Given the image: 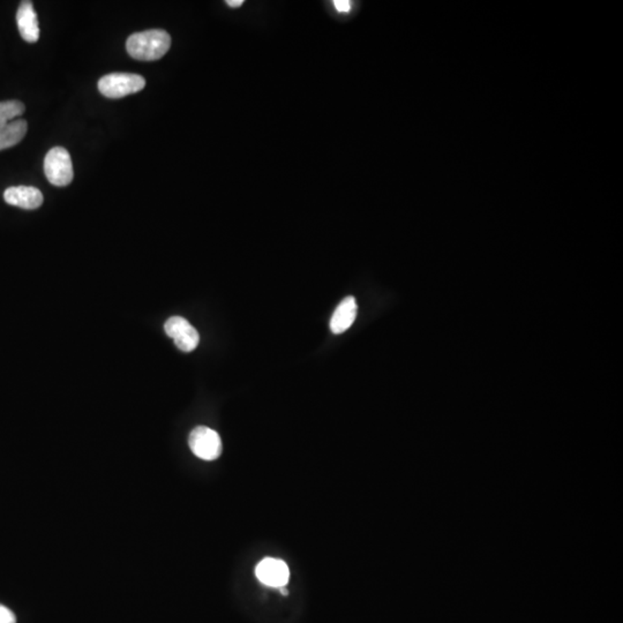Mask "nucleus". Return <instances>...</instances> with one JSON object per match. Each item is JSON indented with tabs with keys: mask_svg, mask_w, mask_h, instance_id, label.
<instances>
[{
	"mask_svg": "<svg viewBox=\"0 0 623 623\" xmlns=\"http://www.w3.org/2000/svg\"><path fill=\"white\" fill-rule=\"evenodd\" d=\"M171 47V36L165 31L153 29L131 35L126 42L128 55L143 62H153L167 55Z\"/></svg>",
	"mask_w": 623,
	"mask_h": 623,
	"instance_id": "f257e3e1",
	"label": "nucleus"
},
{
	"mask_svg": "<svg viewBox=\"0 0 623 623\" xmlns=\"http://www.w3.org/2000/svg\"><path fill=\"white\" fill-rule=\"evenodd\" d=\"M144 87V78L133 73H111L99 81V92L108 99H122L141 92Z\"/></svg>",
	"mask_w": 623,
	"mask_h": 623,
	"instance_id": "f03ea898",
	"label": "nucleus"
},
{
	"mask_svg": "<svg viewBox=\"0 0 623 623\" xmlns=\"http://www.w3.org/2000/svg\"><path fill=\"white\" fill-rule=\"evenodd\" d=\"M44 174L50 184L64 188L71 184L74 177L71 155L63 147L52 148L44 160Z\"/></svg>",
	"mask_w": 623,
	"mask_h": 623,
	"instance_id": "7ed1b4c3",
	"label": "nucleus"
},
{
	"mask_svg": "<svg viewBox=\"0 0 623 623\" xmlns=\"http://www.w3.org/2000/svg\"><path fill=\"white\" fill-rule=\"evenodd\" d=\"M188 446L195 456L203 460H215L221 456V436L214 429L198 426L188 436Z\"/></svg>",
	"mask_w": 623,
	"mask_h": 623,
	"instance_id": "20e7f679",
	"label": "nucleus"
},
{
	"mask_svg": "<svg viewBox=\"0 0 623 623\" xmlns=\"http://www.w3.org/2000/svg\"><path fill=\"white\" fill-rule=\"evenodd\" d=\"M164 331L183 352H192L197 349L200 342L198 331L184 317H170L164 324Z\"/></svg>",
	"mask_w": 623,
	"mask_h": 623,
	"instance_id": "39448f33",
	"label": "nucleus"
},
{
	"mask_svg": "<svg viewBox=\"0 0 623 623\" xmlns=\"http://www.w3.org/2000/svg\"><path fill=\"white\" fill-rule=\"evenodd\" d=\"M256 575L260 582L266 585L283 588L289 582L290 570L288 565L282 560L266 558L256 565Z\"/></svg>",
	"mask_w": 623,
	"mask_h": 623,
	"instance_id": "423d86ee",
	"label": "nucleus"
},
{
	"mask_svg": "<svg viewBox=\"0 0 623 623\" xmlns=\"http://www.w3.org/2000/svg\"><path fill=\"white\" fill-rule=\"evenodd\" d=\"M3 200L14 207L34 210L43 205L44 198L38 188L31 186H15L8 188L3 192Z\"/></svg>",
	"mask_w": 623,
	"mask_h": 623,
	"instance_id": "0eeeda50",
	"label": "nucleus"
},
{
	"mask_svg": "<svg viewBox=\"0 0 623 623\" xmlns=\"http://www.w3.org/2000/svg\"><path fill=\"white\" fill-rule=\"evenodd\" d=\"M17 28L21 38L28 43H35L40 38L38 14L31 1H22L17 12Z\"/></svg>",
	"mask_w": 623,
	"mask_h": 623,
	"instance_id": "6e6552de",
	"label": "nucleus"
},
{
	"mask_svg": "<svg viewBox=\"0 0 623 623\" xmlns=\"http://www.w3.org/2000/svg\"><path fill=\"white\" fill-rule=\"evenodd\" d=\"M357 301L354 297L349 296L342 300L336 307L331 319V329L334 334H343L354 324L357 317Z\"/></svg>",
	"mask_w": 623,
	"mask_h": 623,
	"instance_id": "1a4fd4ad",
	"label": "nucleus"
},
{
	"mask_svg": "<svg viewBox=\"0 0 623 623\" xmlns=\"http://www.w3.org/2000/svg\"><path fill=\"white\" fill-rule=\"evenodd\" d=\"M28 124L24 119L14 120L6 126L0 128V150L8 149L17 146L26 137Z\"/></svg>",
	"mask_w": 623,
	"mask_h": 623,
	"instance_id": "9d476101",
	"label": "nucleus"
},
{
	"mask_svg": "<svg viewBox=\"0 0 623 623\" xmlns=\"http://www.w3.org/2000/svg\"><path fill=\"white\" fill-rule=\"evenodd\" d=\"M24 104L20 101L0 102V128L14 122L17 117L24 113Z\"/></svg>",
	"mask_w": 623,
	"mask_h": 623,
	"instance_id": "9b49d317",
	"label": "nucleus"
},
{
	"mask_svg": "<svg viewBox=\"0 0 623 623\" xmlns=\"http://www.w3.org/2000/svg\"><path fill=\"white\" fill-rule=\"evenodd\" d=\"M0 623H17L13 612L3 605H0Z\"/></svg>",
	"mask_w": 623,
	"mask_h": 623,
	"instance_id": "f8f14e48",
	"label": "nucleus"
},
{
	"mask_svg": "<svg viewBox=\"0 0 623 623\" xmlns=\"http://www.w3.org/2000/svg\"><path fill=\"white\" fill-rule=\"evenodd\" d=\"M334 6L340 13H350L352 3L349 0H335Z\"/></svg>",
	"mask_w": 623,
	"mask_h": 623,
	"instance_id": "ddd939ff",
	"label": "nucleus"
},
{
	"mask_svg": "<svg viewBox=\"0 0 623 623\" xmlns=\"http://www.w3.org/2000/svg\"><path fill=\"white\" fill-rule=\"evenodd\" d=\"M226 3H228L229 6L235 8V7L242 6V3H244V0H228Z\"/></svg>",
	"mask_w": 623,
	"mask_h": 623,
	"instance_id": "4468645a",
	"label": "nucleus"
},
{
	"mask_svg": "<svg viewBox=\"0 0 623 623\" xmlns=\"http://www.w3.org/2000/svg\"><path fill=\"white\" fill-rule=\"evenodd\" d=\"M281 593H282V595H284V596H288V595H289V592H288V590H286L284 586H283V588H281Z\"/></svg>",
	"mask_w": 623,
	"mask_h": 623,
	"instance_id": "2eb2a0df",
	"label": "nucleus"
}]
</instances>
